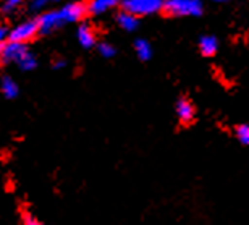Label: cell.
<instances>
[{"mask_svg": "<svg viewBox=\"0 0 249 225\" xmlns=\"http://www.w3.org/2000/svg\"><path fill=\"white\" fill-rule=\"evenodd\" d=\"M134 51H136V56L142 60V62H147L149 58L152 57V47L146 39H138L134 42Z\"/></svg>", "mask_w": 249, "mask_h": 225, "instance_id": "13", "label": "cell"}, {"mask_svg": "<svg viewBox=\"0 0 249 225\" xmlns=\"http://www.w3.org/2000/svg\"><path fill=\"white\" fill-rule=\"evenodd\" d=\"M213 2H217V3H222V2H225V0H213Z\"/></svg>", "mask_w": 249, "mask_h": 225, "instance_id": "23", "label": "cell"}, {"mask_svg": "<svg viewBox=\"0 0 249 225\" xmlns=\"http://www.w3.org/2000/svg\"><path fill=\"white\" fill-rule=\"evenodd\" d=\"M177 115L183 125L193 123L194 117H196V109H194L193 102L188 97H180L177 101Z\"/></svg>", "mask_w": 249, "mask_h": 225, "instance_id": "7", "label": "cell"}, {"mask_svg": "<svg viewBox=\"0 0 249 225\" xmlns=\"http://www.w3.org/2000/svg\"><path fill=\"white\" fill-rule=\"evenodd\" d=\"M37 23H39V33L41 34H51L55 31V29L62 28L63 24H67L62 17L60 10H53V12H47L41 15V17L37 18Z\"/></svg>", "mask_w": 249, "mask_h": 225, "instance_id": "4", "label": "cell"}, {"mask_svg": "<svg viewBox=\"0 0 249 225\" xmlns=\"http://www.w3.org/2000/svg\"><path fill=\"white\" fill-rule=\"evenodd\" d=\"M29 54L26 44L24 42H15L8 41L5 46H2V60L3 62H13L19 65V62Z\"/></svg>", "mask_w": 249, "mask_h": 225, "instance_id": "5", "label": "cell"}, {"mask_svg": "<svg viewBox=\"0 0 249 225\" xmlns=\"http://www.w3.org/2000/svg\"><path fill=\"white\" fill-rule=\"evenodd\" d=\"M60 13L65 23H76L88 13V7L83 2H70L60 8Z\"/></svg>", "mask_w": 249, "mask_h": 225, "instance_id": "6", "label": "cell"}, {"mask_svg": "<svg viewBox=\"0 0 249 225\" xmlns=\"http://www.w3.org/2000/svg\"><path fill=\"white\" fill-rule=\"evenodd\" d=\"M117 3H118V0H89V3L86 7H88V13L102 15L115 7Z\"/></svg>", "mask_w": 249, "mask_h": 225, "instance_id": "9", "label": "cell"}, {"mask_svg": "<svg viewBox=\"0 0 249 225\" xmlns=\"http://www.w3.org/2000/svg\"><path fill=\"white\" fill-rule=\"evenodd\" d=\"M235 136H236L238 141L243 144V146L249 148V125L248 123L238 125V127L235 128Z\"/></svg>", "mask_w": 249, "mask_h": 225, "instance_id": "14", "label": "cell"}, {"mask_svg": "<svg viewBox=\"0 0 249 225\" xmlns=\"http://www.w3.org/2000/svg\"><path fill=\"white\" fill-rule=\"evenodd\" d=\"M0 91H2V94L7 99H15L18 96V84L13 81L10 76H5L2 79V83H0Z\"/></svg>", "mask_w": 249, "mask_h": 225, "instance_id": "12", "label": "cell"}, {"mask_svg": "<svg viewBox=\"0 0 249 225\" xmlns=\"http://www.w3.org/2000/svg\"><path fill=\"white\" fill-rule=\"evenodd\" d=\"M78 42L84 49H91L96 44V33L89 24H81L78 28Z\"/></svg>", "mask_w": 249, "mask_h": 225, "instance_id": "8", "label": "cell"}, {"mask_svg": "<svg viewBox=\"0 0 249 225\" xmlns=\"http://www.w3.org/2000/svg\"><path fill=\"white\" fill-rule=\"evenodd\" d=\"M8 29L7 28H5V26H0V46H2V44H3V41H5V39H8Z\"/></svg>", "mask_w": 249, "mask_h": 225, "instance_id": "20", "label": "cell"}, {"mask_svg": "<svg viewBox=\"0 0 249 225\" xmlns=\"http://www.w3.org/2000/svg\"><path fill=\"white\" fill-rule=\"evenodd\" d=\"M163 12L170 17H197L202 13L201 0H163Z\"/></svg>", "mask_w": 249, "mask_h": 225, "instance_id": "1", "label": "cell"}, {"mask_svg": "<svg viewBox=\"0 0 249 225\" xmlns=\"http://www.w3.org/2000/svg\"><path fill=\"white\" fill-rule=\"evenodd\" d=\"M199 49H201V54L206 57H212L213 54L217 52L218 49V42L213 36H204L201 41H199Z\"/></svg>", "mask_w": 249, "mask_h": 225, "instance_id": "11", "label": "cell"}, {"mask_svg": "<svg viewBox=\"0 0 249 225\" xmlns=\"http://www.w3.org/2000/svg\"><path fill=\"white\" fill-rule=\"evenodd\" d=\"M0 62H2V47H0Z\"/></svg>", "mask_w": 249, "mask_h": 225, "instance_id": "24", "label": "cell"}, {"mask_svg": "<svg viewBox=\"0 0 249 225\" xmlns=\"http://www.w3.org/2000/svg\"><path fill=\"white\" fill-rule=\"evenodd\" d=\"M163 8V0H123V10L136 17H146L160 12Z\"/></svg>", "mask_w": 249, "mask_h": 225, "instance_id": "2", "label": "cell"}, {"mask_svg": "<svg viewBox=\"0 0 249 225\" xmlns=\"http://www.w3.org/2000/svg\"><path fill=\"white\" fill-rule=\"evenodd\" d=\"M49 2H51V0H31L29 8H31V12H41V10L46 7Z\"/></svg>", "mask_w": 249, "mask_h": 225, "instance_id": "18", "label": "cell"}, {"mask_svg": "<svg viewBox=\"0 0 249 225\" xmlns=\"http://www.w3.org/2000/svg\"><path fill=\"white\" fill-rule=\"evenodd\" d=\"M18 67L21 68V70H24V72H29V70H34V68L37 67V60H36V57H34L31 52H29L28 56L24 57L21 62H19Z\"/></svg>", "mask_w": 249, "mask_h": 225, "instance_id": "15", "label": "cell"}, {"mask_svg": "<svg viewBox=\"0 0 249 225\" xmlns=\"http://www.w3.org/2000/svg\"><path fill=\"white\" fill-rule=\"evenodd\" d=\"M117 21L124 29V31H134V29L138 28V23H139L136 15L128 13V12H124V10H123L122 13H118Z\"/></svg>", "mask_w": 249, "mask_h": 225, "instance_id": "10", "label": "cell"}, {"mask_svg": "<svg viewBox=\"0 0 249 225\" xmlns=\"http://www.w3.org/2000/svg\"><path fill=\"white\" fill-rule=\"evenodd\" d=\"M39 33V23L37 19H28L24 23H19L18 26H15L12 31L8 33V41H15V42H24L36 36Z\"/></svg>", "mask_w": 249, "mask_h": 225, "instance_id": "3", "label": "cell"}, {"mask_svg": "<svg viewBox=\"0 0 249 225\" xmlns=\"http://www.w3.org/2000/svg\"><path fill=\"white\" fill-rule=\"evenodd\" d=\"M53 67H55V68H63V67H65V62H63V60H57Z\"/></svg>", "mask_w": 249, "mask_h": 225, "instance_id": "21", "label": "cell"}, {"mask_svg": "<svg viewBox=\"0 0 249 225\" xmlns=\"http://www.w3.org/2000/svg\"><path fill=\"white\" fill-rule=\"evenodd\" d=\"M23 225H42V224L39 222L37 219H34L33 216H29V214H26V216L23 217Z\"/></svg>", "mask_w": 249, "mask_h": 225, "instance_id": "19", "label": "cell"}, {"mask_svg": "<svg viewBox=\"0 0 249 225\" xmlns=\"http://www.w3.org/2000/svg\"><path fill=\"white\" fill-rule=\"evenodd\" d=\"M55 2H62V0H55ZM68 2H84V0H68Z\"/></svg>", "mask_w": 249, "mask_h": 225, "instance_id": "22", "label": "cell"}, {"mask_svg": "<svg viewBox=\"0 0 249 225\" xmlns=\"http://www.w3.org/2000/svg\"><path fill=\"white\" fill-rule=\"evenodd\" d=\"M99 54H101L102 57H106V58H112L113 56H115V47L112 46V44H108V42H102V44H99Z\"/></svg>", "mask_w": 249, "mask_h": 225, "instance_id": "16", "label": "cell"}, {"mask_svg": "<svg viewBox=\"0 0 249 225\" xmlns=\"http://www.w3.org/2000/svg\"><path fill=\"white\" fill-rule=\"evenodd\" d=\"M24 2H28V0H5L3 12H13V10H17L19 5H23Z\"/></svg>", "mask_w": 249, "mask_h": 225, "instance_id": "17", "label": "cell"}]
</instances>
